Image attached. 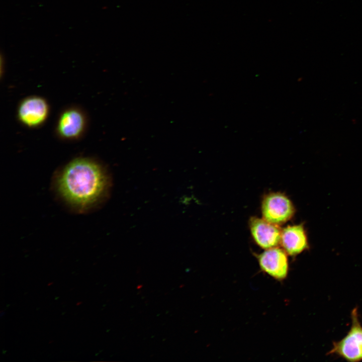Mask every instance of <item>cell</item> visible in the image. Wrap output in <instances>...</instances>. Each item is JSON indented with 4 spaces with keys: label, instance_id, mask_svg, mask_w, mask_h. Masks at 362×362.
Listing matches in <instances>:
<instances>
[{
    "label": "cell",
    "instance_id": "5",
    "mask_svg": "<svg viewBox=\"0 0 362 362\" xmlns=\"http://www.w3.org/2000/svg\"><path fill=\"white\" fill-rule=\"evenodd\" d=\"M261 213L263 219L279 225L286 222L293 216L295 208L291 200L284 194L273 193L264 197Z\"/></svg>",
    "mask_w": 362,
    "mask_h": 362
},
{
    "label": "cell",
    "instance_id": "4",
    "mask_svg": "<svg viewBox=\"0 0 362 362\" xmlns=\"http://www.w3.org/2000/svg\"><path fill=\"white\" fill-rule=\"evenodd\" d=\"M49 113V105L44 98L32 96L24 98L20 102L17 110V117L24 126L36 128L45 123Z\"/></svg>",
    "mask_w": 362,
    "mask_h": 362
},
{
    "label": "cell",
    "instance_id": "6",
    "mask_svg": "<svg viewBox=\"0 0 362 362\" xmlns=\"http://www.w3.org/2000/svg\"><path fill=\"white\" fill-rule=\"evenodd\" d=\"M258 261L262 271L277 280L285 279L288 274L287 253L278 246L265 249L258 255Z\"/></svg>",
    "mask_w": 362,
    "mask_h": 362
},
{
    "label": "cell",
    "instance_id": "3",
    "mask_svg": "<svg viewBox=\"0 0 362 362\" xmlns=\"http://www.w3.org/2000/svg\"><path fill=\"white\" fill-rule=\"evenodd\" d=\"M87 125V117L81 109L70 107L64 110L57 119L55 131L60 139L73 141L80 138Z\"/></svg>",
    "mask_w": 362,
    "mask_h": 362
},
{
    "label": "cell",
    "instance_id": "1",
    "mask_svg": "<svg viewBox=\"0 0 362 362\" xmlns=\"http://www.w3.org/2000/svg\"><path fill=\"white\" fill-rule=\"evenodd\" d=\"M109 186L104 165L84 156L74 158L58 169L51 184L57 199L69 210L80 214L99 207L107 197Z\"/></svg>",
    "mask_w": 362,
    "mask_h": 362
},
{
    "label": "cell",
    "instance_id": "8",
    "mask_svg": "<svg viewBox=\"0 0 362 362\" xmlns=\"http://www.w3.org/2000/svg\"><path fill=\"white\" fill-rule=\"evenodd\" d=\"M280 244L290 255H297L306 249L308 244L303 225L288 226L282 230Z\"/></svg>",
    "mask_w": 362,
    "mask_h": 362
},
{
    "label": "cell",
    "instance_id": "2",
    "mask_svg": "<svg viewBox=\"0 0 362 362\" xmlns=\"http://www.w3.org/2000/svg\"><path fill=\"white\" fill-rule=\"evenodd\" d=\"M352 324L346 335L341 340L333 342L328 354H336L349 361L362 360V326L358 318L357 308L351 311Z\"/></svg>",
    "mask_w": 362,
    "mask_h": 362
},
{
    "label": "cell",
    "instance_id": "7",
    "mask_svg": "<svg viewBox=\"0 0 362 362\" xmlns=\"http://www.w3.org/2000/svg\"><path fill=\"white\" fill-rule=\"evenodd\" d=\"M249 227L254 241L261 248L267 249L280 244L282 230L279 225L263 218L252 217L249 221Z\"/></svg>",
    "mask_w": 362,
    "mask_h": 362
}]
</instances>
